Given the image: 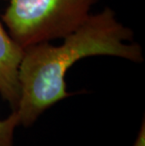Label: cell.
Segmentation results:
<instances>
[{
	"label": "cell",
	"instance_id": "cell-1",
	"mask_svg": "<svg viewBox=\"0 0 145 146\" xmlns=\"http://www.w3.org/2000/svg\"><path fill=\"white\" fill-rule=\"evenodd\" d=\"M60 45L49 42L24 48L20 63V97L16 112L19 125L30 126L44 111L73 94L67 92L65 74L76 61L91 56H112L141 62V46L134 33L106 8L66 35Z\"/></svg>",
	"mask_w": 145,
	"mask_h": 146
},
{
	"label": "cell",
	"instance_id": "cell-3",
	"mask_svg": "<svg viewBox=\"0 0 145 146\" xmlns=\"http://www.w3.org/2000/svg\"><path fill=\"white\" fill-rule=\"evenodd\" d=\"M24 49L11 38L0 21V94L15 111L20 97L18 74Z\"/></svg>",
	"mask_w": 145,
	"mask_h": 146
},
{
	"label": "cell",
	"instance_id": "cell-5",
	"mask_svg": "<svg viewBox=\"0 0 145 146\" xmlns=\"http://www.w3.org/2000/svg\"><path fill=\"white\" fill-rule=\"evenodd\" d=\"M133 146H145V123H144V121L142 122V125H141L137 141H135V144Z\"/></svg>",
	"mask_w": 145,
	"mask_h": 146
},
{
	"label": "cell",
	"instance_id": "cell-4",
	"mask_svg": "<svg viewBox=\"0 0 145 146\" xmlns=\"http://www.w3.org/2000/svg\"><path fill=\"white\" fill-rule=\"evenodd\" d=\"M19 125V117L12 111L7 119L0 121V146H13L14 129Z\"/></svg>",
	"mask_w": 145,
	"mask_h": 146
},
{
	"label": "cell",
	"instance_id": "cell-2",
	"mask_svg": "<svg viewBox=\"0 0 145 146\" xmlns=\"http://www.w3.org/2000/svg\"><path fill=\"white\" fill-rule=\"evenodd\" d=\"M2 20L11 38L24 49L62 39L91 15L98 0H8Z\"/></svg>",
	"mask_w": 145,
	"mask_h": 146
}]
</instances>
